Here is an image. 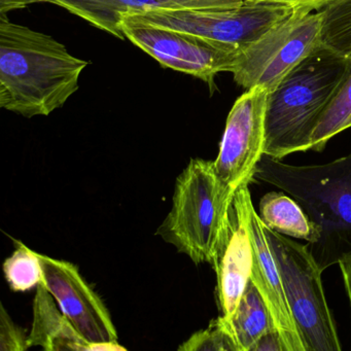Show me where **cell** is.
<instances>
[{
	"mask_svg": "<svg viewBox=\"0 0 351 351\" xmlns=\"http://www.w3.org/2000/svg\"><path fill=\"white\" fill-rule=\"evenodd\" d=\"M88 62L48 34L0 15V106L25 118L49 116L79 90Z\"/></svg>",
	"mask_w": 351,
	"mask_h": 351,
	"instance_id": "1",
	"label": "cell"
},
{
	"mask_svg": "<svg viewBox=\"0 0 351 351\" xmlns=\"http://www.w3.org/2000/svg\"><path fill=\"white\" fill-rule=\"evenodd\" d=\"M254 178L293 197L319 229L307 244L320 270L351 258V153L320 165H291L264 155Z\"/></svg>",
	"mask_w": 351,
	"mask_h": 351,
	"instance_id": "2",
	"label": "cell"
},
{
	"mask_svg": "<svg viewBox=\"0 0 351 351\" xmlns=\"http://www.w3.org/2000/svg\"><path fill=\"white\" fill-rule=\"evenodd\" d=\"M348 61L322 45L269 93L265 155L281 160L309 151L314 129L344 77Z\"/></svg>",
	"mask_w": 351,
	"mask_h": 351,
	"instance_id": "3",
	"label": "cell"
},
{
	"mask_svg": "<svg viewBox=\"0 0 351 351\" xmlns=\"http://www.w3.org/2000/svg\"><path fill=\"white\" fill-rule=\"evenodd\" d=\"M232 200L213 161L192 159L176 178L171 209L157 235L194 264H211Z\"/></svg>",
	"mask_w": 351,
	"mask_h": 351,
	"instance_id": "4",
	"label": "cell"
},
{
	"mask_svg": "<svg viewBox=\"0 0 351 351\" xmlns=\"http://www.w3.org/2000/svg\"><path fill=\"white\" fill-rule=\"evenodd\" d=\"M265 229L306 351H340L336 324L322 287V271L309 248L266 226Z\"/></svg>",
	"mask_w": 351,
	"mask_h": 351,
	"instance_id": "5",
	"label": "cell"
},
{
	"mask_svg": "<svg viewBox=\"0 0 351 351\" xmlns=\"http://www.w3.org/2000/svg\"><path fill=\"white\" fill-rule=\"evenodd\" d=\"M322 12L295 8L262 38L242 49L231 73L240 87H262L270 93L278 84L322 46Z\"/></svg>",
	"mask_w": 351,
	"mask_h": 351,
	"instance_id": "6",
	"label": "cell"
},
{
	"mask_svg": "<svg viewBox=\"0 0 351 351\" xmlns=\"http://www.w3.org/2000/svg\"><path fill=\"white\" fill-rule=\"evenodd\" d=\"M279 3L246 1L235 9L161 10L123 17L137 23L194 34L236 50L250 46L293 13Z\"/></svg>",
	"mask_w": 351,
	"mask_h": 351,
	"instance_id": "7",
	"label": "cell"
},
{
	"mask_svg": "<svg viewBox=\"0 0 351 351\" xmlns=\"http://www.w3.org/2000/svg\"><path fill=\"white\" fill-rule=\"evenodd\" d=\"M125 38L153 57L162 66L193 75L215 86L217 73H231L239 51L194 34L122 19Z\"/></svg>",
	"mask_w": 351,
	"mask_h": 351,
	"instance_id": "8",
	"label": "cell"
},
{
	"mask_svg": "<svg viewBox=\"0 0 351 351\" xmlns=\"http://www.w3.org/2000/svg\"><path fill=\"white\" fill-rule=\"evenodd\" d=\"M268 95L262 87L248 89L236 100L228 116L213 165L217 178L231 196L252 182L256 165L265 155Z\"/></svg>",
	"mask_w": 351,
	"mask_h": 351,
	"instance_id": "9",
	"label": "cell"
},
{
	"mask_svg": "<svg viewBox=\"0 0 351 351\" xmlns=\"http://www.w3.org/2000/svg\"><path fill=\"white\" fill-rule=\"evenodd\" d=\"M244 227L247 230L252 248L250 280L256 285L270 310L285 351H306L305 345L291 316L282 279L274 254L269 245L265 225L252 204L248 186H242L232 200Z\"/></svg>",
	"mask_w": 351,
	"mask_h": 351,
	"instance_id": "10",
	"label": "cell"
},
{
	"mask_svg": "<svg viewBox=\"0 0 351 351\" xmlns=\"http://www.w3.org/2000/svg\"><path fill=\"white\" fill-rule=\"evenodd\" d=\"M44 283L67 319L90 344L118 342L112 316L99 295L88 285L77 266L38 254Z\"/></svg>",
	"mask_w": 351,
	"mask_h": 351,
	"instance_id": "11",
	"label": "cell"
},
{
	"mask_svg": "<svg viewBox=\"0 0 351 351\" xmlns=\"http://www.w3.org/2000/svg\"><path fill=\"white\" fill-rule=\"evenodd\" d=\"M211 265L217 274V306L221 315L230 319L250 281L252 268L250 235L233 203L230 205Z\"/></svg>",
	"mask_w": 351,
	"mask_h": 351,
	"instance_id": "12",
	"label": "cell"
},
{
	"mask_svg": "<svg viewBox=\"0 0 351 351\" xmlns=\"http://www.w3.org/2000/svg\"><path fill=\"white\" fill-rule=\"evenodd\" d=\"M64 8L96 28L124 40L123 17L161 10H228L241 7L244 0H48Z\"/></svg>",
	"mask_w": 351,
	"mask_h": 351,
	"instance_id": "13",
	"label": "cell"
},
{
	"mask_svg": "<svg viewBox=\"0 0 351 351\" xmlns=\"http://www.w3.org/2000/svg\"><path fill=\"white\" fill-rule=\"evenodd\" d=\"M55 301L44 283L36 287L34 324L28 336V346H40L47 351H87L89 343L75 330Z\"/></svg>",
	"mask_w": 351,
	"mask_h": 351,
	"instance_id": "14",
	"label": "cell"
},
{
	"mask_svg": "<svg viewBox=\"0 0 351 351\" xmlns=\"http://www.w3.org/2000/svg\"><path fill=\"white\" fill-rule=\"evenodd\" d=\"M260 215L266 227L291 238L314 243L319 229L309 219L303 207L287 193L270 192L260 202Z\"/></svg>",
	"mask_w": 351,
	"mask_h": 351,
	"instance_id": "15",
	"label": "cell"
},
{
	"mask_svg": "<svg viewBox=\"0 0 351 351\" xmlns=\"http://www.w3.org/2000/svg\"><path fill=\"white\" fill-rule=\"evenodd\" d=\"M228 320L240 351H250L261 337L270 330H276L270 310L250 279L235 313Z\"/></svg>",
	"mask_w": 351,
	"mask_h": 351,
	"instance_id": "16",
	"label": "cell"
},
{
	"mask_svg": "<svg viewBox=\"0 0 351 351\" xmlns=\"http://www.w3.org/2000/svg\"><path fill=\"white\" fill-rule=\"evenodd\" d=\"M348 59L344 77L314 129L311 151H324L332 137L351 128V56Z\"/></svg>",
	"mask_w": 351,
	"mask_h": 351,
	"instance_id": "17",
	"label": "cell"
},
{
	"mask_svg": "<svg viewBox=\"0 0 351 351\" xmlns=\"http://www.w3.org/2000/svg\"><path fill=\"white\" fill-rule=\"evenodd\" d=\"M322 44L343 57L351 56V0H337L322 9Z\"/></svg>",
	"mask_w": 351,
	"mask_h": 351,
	"instance_id": "18",
	"label": "cell"
},
{
	"mask_svg": "<svg viewBox=\"0 0 351 351\" xmlns=\"http://www.w3.org/2000/svg\"><path fill=\"white\" fill-rule=\"evenodd\" d=\"M14 254L3 263L5 280L14 291H27L44 280V271L38 252L16 242Z\"/></svg>",
	"mask_w": 351,
	"mask_h": 351,
	"instance_id": "19",
	"label": "cell"
},
{
	"mask_svg": "<svg viewBox=\"0 0 351 351\" xmlns=\"http://www.w3.org/2000/svg\"><path fill=\"white\" fill-rule=\"evenodd\" d=\"M180 351H240L229 320L223 315L211 320L178 347Z\"/></svg>",
	"mask_w": 351,
	"mask_h": 351,
	"instance_id": "20",
	"label": "cell"
},
{
	"mask_svg": "<svg viewBox=\"0 0 351 351\" xmlns=\"http://www.w3.org/2000/svg\"><path fill=\"white\" fill-rule=\"evenodd\" d=\"M26 330L15 324L5 308L0 310V349L3 351H24L29 348Z\"/></svg>",
	"mask_w": 351,
	"mask_h": 351,
	"instance_id": "21",
	"label": "cell"
},
{
	"mask_svg": "<svg viewBox=\"0 0 351 351\" xmlns=\"http://www.w3.org/2000/svg\"><path fill=\"white\" fill-rule=\"evenodd\" d=\"M246 1H258V3H279L293 8H307L314 10H322L328 5H332L337 0H246Z\"/></svg>",
	"mask_w": 351,
	"mask_h": 351,
	"instance_id": "22",
	"label": "cell"
},
{
	"mask_svg": "<svg viewBox=\"0 0 351 351\" xmlns=\"http://www.w3.org/2000/svg\"><path fill=\"white\" fill-rule=\"evenodd\" d=\"M250 351H285L278 330H272L261 337Z\"/></svg>",
	"mask_w": 351,
	"mask_h": 351,
	"instance_id": "23",
	"label": "cell"
},
{
	"mask_svg": "<svg viewBox=\"0 0 351 351\" xmlns=\"http://www.w3.org/2000/svg\"><path fill=\"white\" fill-rule=\"evenodd\" d=\"M42 1L48 3V0H0V13L1 15H5L14 10L22 9L32 3H42Z\"/></svg>",
	"mask_w": 351,
	"mask_h": 351,
	"instance_id": "24",
	"label": "cell"
},
{
	"mask_svg": "<svg viewBox=\"0 0 351 351\" xmlns=\"http://www.w3.org/2000/svg\"><path fill=\"white\" fill-rule=\"evenodd\" d=\"M341 272H342L343 280H344L345 289L351 305V258L350 260L343 261L339 263Z\"/></svg>",
	"mask_w": 351,
	"mask_h": 351,
	"instance_id": "25",
	"label": "cell"
},
{
	"mask_svg": "<svg viewBox=\"0 0 351 351\" xmlns=\"http://www.w3.org/2000/svg\"><path fill=\"white\" fill-rule=\"evenodd\" d=\"M125 350L124 347L120 346L118 342H104L90 344L88 351Z\"/></svg>",
	"mask_w": 351,
	"mask_h": 351,
	"instance_id": "26",
	"label": "cell"
}]
</instances>
